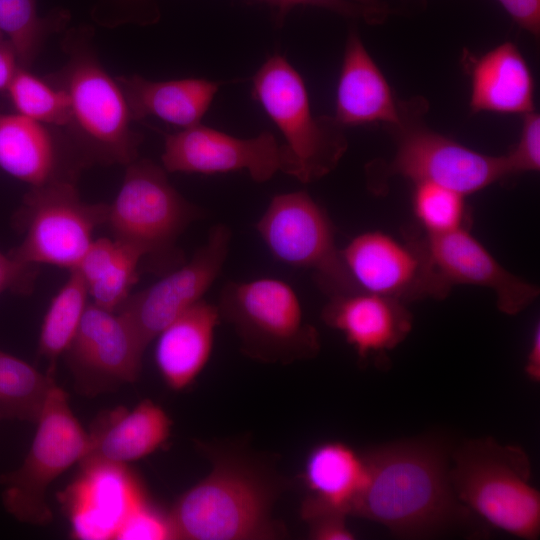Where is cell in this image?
I'll use <instances>...</instances> for the list:
<instances>
[{"label": "cell", "mask_w": 540, "mask_h": 540, "mask_svg": "<svg viewBox=\"0 0 540 540\" xmlns=\"http://www.w3.org/2000/svg\"><path fill=\"white\" fill-rule=\"evenodd\" d=\"M84 161L60 143L49 127L19 113L0 114V168L30 185L74 181Z\"/></svg>", "instance_id": "18"}, {"label": "cell", "mask_w": 540, "mask_h": 540, "mask_svg": "<svg viewBox=\"0 0 540 540\" xmlns=\"http://www.w3.org/2000/svg\"><path fill=\"white\" fill-rule=\"evenodd\" d=\"M116 80L133 120L154 116L182 129L200 124L219 88L200 78L157 82L133 75Z\"/></svg>", "instance_id": "25"}, {"label": "cell", "mask_w": 540, "mask_h": 540, "mask_svg": "<svg viewBox=\"0 0 540 540\" xmlns=\"http://www.w3.org/2000/svg\"><path fill=\"white\" fill-rule=\"evenodd\" d=\"M217 307L241 351L253 360L289 364L311 359L320 350L318 331L306 321L296 291L281 279L229 281Z\"/></svg>", "instance_id": "5"}, {"label": "cell", "mask_w": 540, "mask_h": 540, "mask_svg": "<svg viewBox=\"0 0 540 540\" xmlns=\"http://www.w3.org/2000/svg\"><path fill=\"white\" fill-rule=\"evenodd\" d=\"M108 206L82 200L74 181L30 188L18 213L24 236L9 254L26 265L74 269L106 223Z\"/></svg>", "instance_id": "9"}, {"label": "cell", "mask_w": 540, "mask_h": 540, "mask_svg": "<svg viewBox=\"0 0 540 540\" xmlns=\"http://www.w3.org/2000/svg\"><path fill=\"white\" fill-rule=\"evenodd\" d=\"M511 18L535 37L540 34V0H498Z\"/></svg>", "instance_id": "37"}, {"label": "cell", "mask_w": 540, "mask_h": 540, "mask_svg": "<svg viewBox=\"0 0 540 540\" xmlns=\"http://www.w3.org/2000/svg\"><path fill=\"white\" fill-rule=\"evenodd\" d=\"M86 285L76 269L69 270L64 285L51 300L45 313L38 341V353L49 364L54 377L58 358L70 346L88 305Z\"/></svg>", "instance_id": "27"}, {"label": "cell", "mask_w": 540, "mask_h": 540, "mask_svg": "<svg viewBox=\"0 0 540 540\" xmlns=\"http://www.w3.org/2000/svg\"><path fill=\"white\" fill-rule=\"evenodd\" d=\"M161 160L168 172L208 175L244 170L260 183L285 170L284 146L272 133L243 139L200 124L167 135Z\"/></svg>", "instance_id": "15"}, {"label": "cell", "mask_w": 540, "mask_h": 540, "mask_svg": "<svg viewBox=\"0 0 540 540\" xmlns=\"http://www.w3.org/2000/svg\"><path fill=\"white\" fill-rule=\"evenodd\" d=\"M200 448L210 472L167 513L171 539L264 540L284 536L273 508L286 487L269 465L233 444Z\"/></svg>", "instance_id": "1"}, {"label": "cell", "mask_w": 540, "mask_h": 540, "mask_svg": "<svg viewBox=\"0 0 540 540\" xmlns=\"http://www.w3.org/2000/svg\"><path fill=\"white\" fill-rule=\"evenodd\" d=\"M115 539H171L167 514L160 513L146 499L124 520Z\"/></svg>", "instance_id": "33"}, {"label": "cell", "mask_w": 540, "mask_h": 540, "mask_svg": "<svg viewBox=\"0 0 540 540\" xmlns=\"http://www.w3.org/2000/svg\"><path fill=\"white\" fill-rule=\"evenodd\" d=\"M299 4H317L334 7L342 11L355 13L367 22L383 21L389 13L388 7L381 0H291V6Z\"/></svg>", "instance_id": "36"}, {"label": "cell", "mask_w": 540, "mask_h": 540, "mask_svg": "<svg viewBox=\"0 0 540 540\" xmlns=\"http://www.w3.org/2000/svg\"><path fill=\"white\" fill-rule=\"evenodd\" d=\"M141 255L114 239H94L76 269L92 303L116 311L130 296L138 281Z\"/></svg>", "instance_id": "26"}, {"label": "cell", "mask_w": 540, "mask_h": 540, "mask_svg": "<svg viewBox=\"0 0 540 540\" xmlns=\"http://www.w3.org/2000/svg\"><path fill=\"white\" fill-rule=\"evenodd\" d=\"M231 241L230 228L211 227L205 243L188 262L151 286L130 294L116 310L130 324L144 349L183 312L203 299L222 271Z\"/></svg>", "instance_id": "13"}, {"label": "cell", "mask_w": 540, "mask_h": 540, "mask_svg": "<svg viewBox=\"0 0 540 540\" xmlns=\"http://www.w3.org/2000/svg\"><path fill=\"white\" fill-rule=\"evenodd\" d=\"M340 257L355 291L406 303L441 299L450 290L434 268L425 240L404 242L381 231H368L341 249Z\"/></svg>", "instance_id": "11"}, {"label": "cell", "mask_w": 540, "mask_h": 540, "mask_svg": "<svg viewBox=\"0 0 540 540\" xmlns=\"http://www.w3.org/2000/svg\"><path fill=\"white\" fill-rule=\"evenodd\" d=\"M58 83L70 101L66 128L85 164L126 166L138 158L141 136L131 128L133 119L124 93L91 52L74 49Z\"/></svg>", "instance_id": "7"}, {"label": "cell", "mask_w": 540, "mask_h": 540, "mask_svg": "<svg viewBox=\"0 0 540 540\" xmlns=\"http://www.w3.org/2000/svg\"><path fill=\"white\" fill-rule=\"evenodd\" d=\"M346 514L320 511L303 517L308 525V535L314 540H351L355 538L346 524Z\"/></svg>", "instance_id": "34"}, {"label": "cell", "mask_w": 540, "mask_h": 540, "mask_svg": "<svg viewBox=\"0 0 540 540\" xmlns=\"http://www.w3.org/2000/svg\"><path fill=\"white\" fill-rule=\"evenodd\" d=\"M171 427L166 411L150 399L131 410L117 407L106 411L94 421L87 452L79 464L126 465L144 458L166 443Z\"/></svg>", "instance_id": "20"}, {"label": "cell", "mask_w": 540, "mask_h": 540, "mask_svg": "<svg viewBox=\"0 0 540 540\" xmlns=\"http://www.w3.org/2000/svg\"><path fill=\"white\" fill-rule=\"evenodd\" d=\"M126 167L105 225L112 238L136 250L147 269L162 276L185 262L177 240L201 212L170 184L163 167L138 158Z\"/></svg>", "instance_id": "3"}, {"label": "cell", "mask_w": 540, "mask_h": 540, "mask_svg": "<svg viewBox=\"0 0 540 540\" xmlns=\"http://www.w3.org/2000/svg\"><path fill=\"white\" fill-rule=\"evenodd\" d=\"M329 298L322 319L343 333L359 358L395 348L411 330L412 316L399 300L364 291Z\"/></svg>", "instance_id": "19"}, {"label": "cell", "mask_w": 540, "mask_h": 540, "mask_svg": "<svg viewBox=\"0 0 540 540\" xmlns=\"http://www.w3.org/2000/svg\"><path fill=\"white\" fill-rule=\"evenodd\" d=\"M335 121L343 128L401 123V104L357 32L347 39L336 93Z\"/></svg>", "instance_id": "21"}, {"label": "cell", "mask_w": 540, "mask_h": 540, "mask_svg": "<svg viewBox=\"0 0 540 540\" xmlns=\"http://www.w3.org/2000/svg\"><path fill=\"white\" fill-rule=\"evenodd\" d=\"M145 350L119 312L91 302L64 354L78 389L92 396L136 382Z\"/></svg>", "instance_id": "14"}, {"label": "cell", "mask_w": 540, "mask_h": 540, "mask_svg": "<svg viewBox=\"0 0 540 540\" xmlns=\"http://www.w3.org/2000/svg\"><path fill=\"white\" fill-rule=\"evenodd\" d=\"M470 109L526 114L534 111V80L520 50L505 42L473 62Z\"/></svg>", "instance_id": "24"}, {"label": "cell", "mask_w": 540, "mask_h": 540, "mask_svg": "<svg viewBox=\"0 0 540 540\" xmlns=\"http://www.w3.org/2000/svg\"><path fill=\"white\" fill-rule=\"evenodd\" d=\"M81 471L61 499L78 539H115L128 515L146 500L126 465L93 463Z\"/></svg>", "instance_id": "16"}, {"label": "cell", "mask_w": 540, "mask_h": 540, "mask_svg": "<svg viewBox=\"0 0 540 540\" xmlns=\"http://www.w3.org/2000/svg\"><path fill=\"white\" fill-rule=\"evenodd\" d=\"M37 430L22 465L0 477L3 505L17 520L45 525L52 520L49 485L85 456L89 436L75 417L67 393L56 383L36 421Z\"/></svg>", "instance_id": "8"}, {"label": "cell", "mask_w": 540, "mask_h": 540, "mask_svg": "<svg viewBox=\"0 0 540 540\" xmlns=\"http://www.w3.org/2000/svg\"><path fill=\"white\" fill-rule=\"evenodd\" d=\"M38 266L26 265L0 252V294L12 291L27 294L34 286Z\"/></svg>", "instance_id": "35"}, {"label": "cell", "mask_w": 540, "mask_h": 540, "mask_svg": "<svg viewBox=\"0 0 540 540\" xmlns=\"http://www.w3.org/2000/svg\"><path fill=\"white\" fill-rule=\"evenodd\" d=\"M54 377L0 350V417L36 423Z\"/></svg>", "instance_id": "28"}, {"label": "cell", "mask_w": 540, "mask_h": 540, "mask_svg": "<svg viewBox=\"0 0 540 540\" xmlns=\"http://www.w3.org/2000/svg\"><path fill=\"white\" fill-rule=\"evenodd\" d=\"M465 195L446 186L415 183L413 210L427 235H441L464 228Z\"/></svg>", "instance_id": "30"}, {"label": "cell", "mask_w": 540, "mask_h": 540, "mask_svg": "<svg viewBox=\"0 0 540 540\" xmlns=\"http://www.w3.org/2000/svg\"><path fill=\"white\" fill-rule=\"evenodd\" d=\"M253 96L285 138V170L302 183L331 172L347 149L334 117H315L301 75L279 54L271 56L253 78Z\"/></svg>", "instance_id": "6"}, {"label": "cell", "mask_w": 540, "mask_h": 540, "mask_svg": "<svg viewBox=\"0 0 540 540\" xmlns=\"http://www.w3.org/2000/svg\"><path fill=\"white\" fill-rule=\"evenodd\" d=\"M366 480L364 455L338 441L316 445L303 466L302 481L307 494L301 504V517L320 511L351 514Z\"/></svg>", "instance_id": "23"}, {"label": "cell", "mask_w": 540, "mask_h": 540, "mask_svg": "<svg viewBox=\"0 0 540 540\" xmlns=\"http://www.w3.org/2000/svg\"><path fill=\"white\" fill-rule=\"evenodd\" d=\"M525 372L527 376L534 382L540 380V329L535 327L529 352L527 355Z\"/></svg>", "instance_id": "39"}, {"label": "cell", "mask_w": 540, "mask_h": 540, "mask_svg": "<svg viewBox=\"0 0 540 540\" xmlns=\"http://www.w3.org/2000/svg\"><path fill=\"white\" fill-rule=\"evenodd\" d=\"M366 484L353 515L401 536L431 534L456 512V496L443 453L422 441L393 443L364 455Z\"/></svg>", "instance_id": "2"}, {"label": "cell", "mask_w": 540, "mask_h": 540, "mask_svg": "<svg viewBox=\"0 0 540 540\" xmlns=\"http://www.w3.org/2000/svg\"><path fill=\"white\" fill-rule=\"evenodd\" d=\"M0 31L12 43L19 65L30 66L46 33L36 0H0Z\"/></svg>", "instance_id": "31"}, {"label": "cell", "mask_w": 540, "mask_h": 540, "mask_svg": "<svg viewBox=\"0 0 540 540\" xmlns=\"http://www.w3.org/2000/svg\"><path fill=\"white\" fill-rule=\"evenodd\" d=\"M523 116L519 141L504 155L509 175L535 172L540 168V116L535 111Z\"/></svg>", "instance_id": "32"}, {"label": "cell", "mask_w": 540, "mask_h": 540, "mask_svg": "<svg viewBox=\"0 0 540 540\" xmlns=\"http://www.w3.org/2000/svg\"><path fill=\"white\" fill-rule=\"evenodd\" d=\"M19 68L20 65L12 43L0 31V91L8 88Z\"/></svg>", "instance_id": "38"}, {"label": "cell", "mask_w": 540, "mask_h": 540, "mask_svg": "<svg viewBox=\"0 0 540 540\" xmlns=\"http://www.w3.org/2000/svg\"><path fill=\"white\" fill-rule=\"evenodd\" d=\"M397 149L388 166L415 183L431 182L464 195L471 194L509 176L504 156L486 155L453 139L416 125L401 105V123L393 128Z\"/></svg>", "instance_id": "12"}, {"label": "cell", "mask_w": 540, "mask_h": 540, "mask_svg": "<svg viewBox=\"0 0 540 540\" xmlns=\"http://www.w3.org/2000/svg\"><path fill=\"white\" fill-rule=\"evenodd\" d=\"M220 319L217 305L202 299L156 337L155 362L171 390L188 388L204 369L212 353Z\"/></svg>", "instance_id": "22"}, {"label": "cell", "mask_w": 540, "mask_h": 540, "mask_svg": "<svg viewBox=\"0 0 540 540\" xmlns=\"http://www.w3.org/2000/svg\"><path fill=\"white\" fill-rule=\"evenodd\" d=\"M269 4L276 6L281 14H285L289 11L291 6V0H263Z\"/></svg>", "instance_id": "40"}, {"label": "cell", "mask_w": 540, "mask_h": 540, "mask_svg": "<svg viewBox=\"0 0 540 540\" xmlns=\"http://www.w3.org/2000/svg\"><path fill=\"white\" fill-rule=\"evenodd\" d=\"M6 90L17 113L45 125L68 126L71 117L69 97L57 85L53 86L20 67Z\"/></svg>", "instance_id": "29"}, {"label": "cell", "mask_w": 540, "mask_h": 540, "mask_svg": "<svg viewBox=\"0 0 540 540\" xmlns=\"http://www.w3.org/2000/svg\"><path fill=\"white\" fill-rule=\"evenodd\" d=\"M449 470L455 496L489 524L524 539L540 532V495L524 450L493 439L466 442Z\"/></svg>", "instance_id": "4"}, {"label": "cell", "mask_w": 540, "mask_h": 540, "mask_svg": "<svg viewBox=\"0 0 540 540\" xmlns=\"http://www.w3.org/2000/svg\"><path fill=\"white\" fill-rule=\"evenodd\" d=\"M431 262L451 288L467 284L490 289L498 309L515 315L539 296V288L506 270L466 229L424 239Z\"/></svg>", "instance_id": "17"}, {"label": "cell", "mask_w": 540, "mask_h": 540, "mask_svg": "<svg viewBox=\"0 0 540 540\" xmlns=\"http://www.w3.org/2000/svg\"><path fill=\"white\" fill-rule=\"evenodd\" d=\"M255 227L277 261L312 270L329 297L355 291L336 247L333 224L307 192L274 196Z\"/></svg>", "instance_id": "10"}]
</instances>
